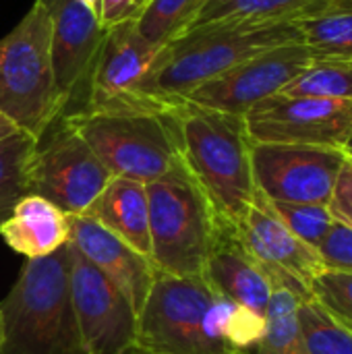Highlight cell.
<instances>
[{
    "instance_id": "1",
    "label": "cell",
    "mask_w": 352,
    "mask_h": 354,
    "mask_svg": "<svg viewBox=\"0 0 352 354\" xmlns=\"http://www.w3.org/2000/svg\"><path fill=\"white\" fill-rule=\"evenodd\" d=\"M295 39H303L297 21L218 19L195 23L156 54L141 95L162 106H174L234 64Z\"/></svg>"
},
{
    "instance_id": "2",
    "label": "cell",
    "mask_w": 352,
    "mask_h": 354,
    "mask_svg": "<svg viewBox=\"0 0 352 354\" xmlns=\"http://www.w3.org/2000/svg\"><path fill=\"white\" fill-rule=\"evenodd\" d=\"M180 160L199 183L218 218L239 224L255 197L253 141L245 116L183 100L174 106Z\"/></svg>"
},
{
    "instance_id": "3",
    "label": "cell",
    "mask_w": 352,
    "mask_h": 354,
    "mask_svg": "<svg viewBox=\"0 0 352 354\" xmlns=\"http://www.w3.org/2000/svg\"><path fill=\"white\" fill-rule=\"evenodd\" d=\"M0 354H85L71 301V243L27 259L0 303Z\"/></svg>"
},
{
    "instance_id": "4",
    "label": "cell",
    "mask_w": 352,
    "mask_h": 354,
    "mask_svg": "<svg viewBox=\"0 0 352 354\" xmlns=\"http://www.w3.org/2000/svg\"><path fill=\"white\" fill-rule=\"evenodd\" d=\"M234 305L203 276L180 278L156 270L137 315L135 346L149 354H234L224 338Z\"/></svg>"
},
{
    "instance_id": "5",
    "label": "cell",
    "mask_w": 352,
    "mask_h": 354,
    "mask_svg": "<svg viewBox=\"0 0 352 354\" xmlns=\"http://www.w3.org/2000/svg\"><path fill=\"white\" fill-rule=\"evenodd\" d=\"M174 106L77 110L60 118L85 139L112 176L147 185L180 160Z\"/></svg>"
},
{
    "instance_id": "6",
    "label": "cell",
    "mask_w": 352,
    "mask_h": 354,
    "mask_svg": "<svg viewBox=\"0 0 352 354\" xmlns=\"http://www.w3.org/2000/svg\"><path fill=\"white\" fill-rule=\"evenodd\" d=\"M52 27L41 0L0 39V114L37 141L64 114L52 66Z\"/></svg>"
},
{
    "instance_id": "7",
    "label": "cell",
    "mask_w": 352,
    "mask_h": 354,
    "mask_svg": "<svg viewBox=\"0 0 352 354\" xmlns=\"http://www.w3.org/2000/svg\"><path fill=\"white\" fill-rule=\"evenodd\" d=\"M145 191L154 268L180 278L203 276L218 214L199 183L178 160Z\"/></svg>"
},
{
    "instance_id": "8",
    "label": "cell",
    "mask_w": 352,
    "mask_h": 354,
    "mask_svg": "<svg viewBox=\"0 0 352 354\" xmlns=\"http://www.w3.org/2000/svg\"><path fill=\"white\" fill-rule=\"evenodd\" d=\"M110 178V170L85 139L58 118L31 156L29 195L44 197L68 216H83Z\"/></svg>"
},
{
    "instance_id": "9",
    "label": "cell",
    "mask_w": 352,
    "mask_h": 354,
    "mask_svg": "<svg viewBox=\"0 0 352 354\" xmlns=\"http://www.w3.org/2000/svg\"><path fill=\"white\" fill-rule=\"evenodd\" d=\"M349 156L340 147L253 143L255 187L270 201L328 205Z\"/></svg>"
},
{
    "instance_id": "10",
    "label": "cell",
    "mask_w": 352,
    "mask_h": 354,
    "mask_svg": "<svg viewBox=\"0 0 352 354\" xmlns=\"http://www.w3.org/2000/svg\"><path fill=\"white\" fill-rule=\"evenodd\" d=\"M237 228L245 247L266 272L272 288H286L301 303L313 299L311 284L328 268L322 255L282 222L272 201L259 189Z\"/></svg>"
},
{
    "instance_id": "11",
    "label": "cell",
    "mask_w": 352,
    "mask_h": 354,
    "mask_svg": "<svg viewBox=\"0 0 352 354\" xmlns=\"http://www.w3.org/2000/svg\"><path fill=\"white\" fill-rule=\"evenodd\" d=\"M253 143L322 145L346 149L352 139V100L276 93L245 114Z\"/></svg>"
},
{
    "instance_id": "12",
    "label": "cell",
    "mask_w": 352,
    "mask_h": 354,
    "mask_svg": "<svg viewBox=\"0 0 352 354\" xmlns=\"http://www.w3.org/2000/svg\"><path fill=\"white\" fill-rule=\"evenodd\" d=\"M71 301L85 354H124L135 346L137 311L73 245Z\"/></svg>"
},
{
    "instance_id": "13",
    "label": "cell",
    "mask_w": 352,
    "mask_h": 354,
    "mask_svg": "<svg viewBox=\"0 0 352 354\" xmlns=\"http://www.w3.org/2000/svg\"><path fill=\"white\" fill-rule=\"evenodd\" d=\"M311 62L313 56L303 39L286 41L234 64L197 87L187 100L197 106L245 116L255 104L280 93Z\"/></svg>"
},
{
    "instance_id": "14",
    "label": "cell",
    "mask_w": 352,
    "mask_h": 354,
    "mask_svg": "<svg viewBox=\"0 0 352 354\" xmlns=\"http://www.w3.org/2000/svg\"><path fill=\"white\" fill-rule=\"evenodd\" d=\"M158 52L160 50L139 33L135 21L108 27L81 110L172 108L141 95V85Z\"/></svg>"
},
{
    "instance_id": "15",
    "label": "cell",
    "mask_w": 352,
    "mask_h": 354,
    "mask_svg": "<svg viewBox=\"0 0 352 354\" xmlns=\"http://www.w3.org/2000/svg\"><path fill=\"white\" fill-rule=\"evenodd\" d=\"M52 27V66L60 93L66 100L64 114L85 106L91 73L106 35L98 15L81 0H41Z\"/></svg>"
},
{
    "instance_id": "16",
    "label": "cell",
    "mask_w": 352,
    "mask_h": 354,
    "mask_svg": "<svg viewBox=\"0 0 352 354\" xmlns=\"http://www.w3.org/2000/svg\"><path fill=\"white\" fill-rule=\"evenodd\" d=\"M68 243L129 299L139 315L156 278L154 263L89 216H71Z\"/></svg>"
},
{
    "instance_id": "17",
    "label": "cell",
    "mask_w": 352,
    "mask_h": 354,
    "mask_svg": "<svg viewBox=\"0 0 352 354\" xmlns=\"http://www.w3.org/2000/svg\"><path fill=\"white\" fill-rule=\"evenodd\" d=\"M203 278L226 299L266 315L272 284L245 247L237 224L218 218Z\"/></svg>"
},
{
    "instance_id": "18",
    "label": "cell",
    "mask_w": 352,
    "mask_h": 354,
    "mask_svg": "<svg viewBox=\"0 0 352 354\" xmlns=\"http://www.w3.org/2000/svg\"><path fill=\"white\" fill-rule=\"evenodd\" d=\"M2 241L27 259L62 249L71 239V216L37 195H25L0 226Z\"/></svg>"
},
{
    "instance_id": "19",
    "label": "cell",
    "mask_w": 352,
    "mask_h": 354,
    "mask_svg": "<svg viewBox=\"0 0 352 354\" xmlns=\"http://www.w3.org/2000/svg\"><path fill=\"white\" fill-rule=\"evenodd\" d=\"M83 216H89L149 259V205L143 183L112 176Z\"/></svg>"
},
{
    "instance_id": "20",
    "label": "cell",
    "mask_w": 352,
    "mask_h": 354,
    "mask_svg": "<svg viewBox=\"0 0 352 354\" xmlns=\"http://www.w3.org/2000/svg\"><path fill=\"white\" fill-rule=\"evenodd\" d=\"M297 23L313 60L352 62V2L326 0Z\"/></svg>"
},
{
    "instance_id": "21",
    "label": "cell",
    "mask_w": 352,
    "mask_h": 354,
    "mask_svg": "<svg viewBox=\"0 0 352 354\" xmlns=\"http://www.w3.org/2000/svg\"><path fill=\"white\" fill-rule=\"evenodd\" d=\"M301 301L286 288H272L266 307V332L257 346L245 354H307L301 326Z\"/></svg>"
},
{
    "instance_id": "22",
    "label": "cell",
    "mask_w": 352,
    "mask_h": 354,
    "mask_svg": "<svg viewBox=\"0 0 352 354\" xmlns=\"http://www.w3.org/2000/svg\"><path fill=\"white\" fill-rule=\"evenodd\" d=\"M35 145L37 139L21 129L0 141V226L29 195V164Z\"/></svg>"
},
{
    "instance_id": "23",
    "label": "cell",
    "mask_w": 352,
    "mask_h": 354,
    "mask_svg": "<svg viewBox=\"0 0 352 354\" xmlns=\"http://www.w3.org/2000/svg\"><path fill=\"white\" fill-rule=\"evenodd\" d=\"M207 2L210 0H147L135 23L139 33L162 50L195 25Z\"/></svg>"
},
{
    "instance_id": "24",
    "label": "cell",
    "mask_w": 352,
    "mask_h": 354,
    "mask_svg": "<svg viewBox=\"0 0 352 354\" xmlns=\"http://www.w3.org/2000/svg\"><path fill=\"white\" fill-rule=\"evenodd\" d=\"M326 0H210L195 23L218 19L299 21L313 15Z\"/></svg>"
},
{
    "instance_id": "25",
    "label": "cell",
    "mask_w": 352,
    "mask_h": 354,
    "mask_svg": "<svg viewBox=\"0 0 352 354\" xmlns=\"http://www.w3.org/2000/svg\"><path fill=\"white\" fill-rule=\"evenodd\" d=\"M299 326L307 354H352V332L315 297L299 305Z\"/></svg>"
},
{
    "instance_id": "26",
    "label": "cell",
    "mask_w": 352,
    "mask_h": 354,
    "mask_svg": "<svg viewBox=\"0 0 352 354\" xmlns=\"http://www.w3.org/2000/svg\"><path fill=\"white\" fill-rule=\"evenodd\" d=\"M280 93L293 97L352 100V62L313 60Z\"/></svg>"
},
{
    "instance_id": "27",
    "label": "cell",
    "mask_w": 352,
    "mask_h": 354,
    "mask_svg": "<svg viewBox=\"0 0 352 354\" xmlns=\"http://www.w3.org/2000/svg\"><path fill=\"white\" fill-rule=\"evenodd\" d=\"M276 214L282 218V222L309 247L317 251L330 228L334 226V218L328 209V205H315V203H282L272 201Z\"/></svg>"
},
{
    "instance_id": "28",
    "label": "cell",
    "mask_w": 352,
    "mask_h": 354,
    "mask_svg": "<svg viewBox=\"0 0 352 354\" xmlns=\"http://www.w3.org/2000/svg\"><path fill=\"white\" fill-rule=\"evenodd\" d=\"M313 297L342 324H352V274L328 270L311 284Z\"/></svg>"
},
{
    "instance_id": "29",
    "label": "cell",
    "mask_w": 352,
    "mask_h": 354,
    "mask_svg": "<svg viewBox=\"0 0 352 354\" xmlns=\"http://www.w3.org/2000/svg\"><path fill=\"white\" fill-rule=\"evenodd\" d=\"M263 332H266V315L247 309L243 305H234L224 326V338L228 346L237 353L253 351L261 340Z\"/></svg>"
},
{
    "instance_id": "30",
    "label": "cell",
    "mask_w": 352,
    "mask_h": 354,
    "mask_svg": "<svg viewBox=\"0 0 352 354\" xmlns=\"http://www.w3.org/2000/svg\"><path fill=\"white\" fill-rule=\"evenodd\" d=\"M328 270L352 274V228L334 222L322 245L317 247Z\"/></svg>"
},
{
    "instance_id": "31",
    "label": "cell",
    "mask_w": 352,
    "mask_h": 354,
    "mask_svg": "<svg viewBox=\"0 0 352 354\" xmlns=\"http://www.w3.org/2000/svg\"><path fill=\"white\" fill-rule=\"evenodd\" d=\"M328 209L336 222L352 228V156L346 158V162L338 174Z\"/></svg>"
},
{
    "instance_id": "32",
    "label": "cell",
    "mask_w": 352,
    "mask_h": 354,
    "mask_svg": "<svg viewBox=\"0 0 352 354\" xmlns=\"http://www.w3.org/2000/svg\"><path fill=\"white\" fill-rule=\"evenodd\" d=\"M145 6V0H102L100 2V25L104 29L127 23V21H137Z\"/></svg>"
},
{
    "instance_id": "33",
    "label": "cell",
    "mask_w": 352,
    "mask_h": 354,
    "mask_svg": "<svg viewBox=\"0 0 352 354\" xmlns=\"http://www.w3.org/2000/svg\"><path fill=\"white\" fill-rule=\"evenodd\" d=\"M15 131H19V129H17V127L6 118V116H2V114H0V141H2V139H6L8 135H12Z\"/></svg>"
},
{
    "instance_id": "34",
    "label": "cell",
    "mask_w": 352,
    "mask_h": 354,
    "mask_svg": "<svg viewBox=\"0 0 352 354\" xmlns=\"http://www.w3.org/2000/svg\"><path fill=\"white\" fill-rule=\"evenodd\" d=\"M81 2H85V4L95 12V15L100 12V2H102V0H81Z\"/></svg>"
},
{
    "instance_id": "35",
    "label": "cell",
    "mask_w": 352,
    "mask_h": 354,
    "mask_svg": "<svg viewBox=\"0 0 352 354\" xmlns=\"http://www.w3.org/2000/svg\"><path fill=\"white\" fill-rule=\"evenodd\" d=\"M124 354H149V353H145V351H141L139 346H133V348H131L129 353H124Z\"/></svg>"
},
{
    "instance_id": "36",
    "label": "cell",
    "mask_w": 352,
    "mask_h": 354,
    "mask_svg": "<svg viewBox=\"0 0 352 354\" xmlns=\"http://www.w3.org/2000/svg\"><path fill=\"white\" fill-rule=\"evenodd\" d=\"M346 151H349V153H351V156H352V139H351V141H349V145H346Z\"/></svg>"
},
{
    "instance_id": "37",
    "label": "cell",
    "mask_w": 352,
    "mask_h": 354,
    "mask_svg": "<svg viewBox=\"0 0 352 354\" xmlns=\"http://www.w3.org/2000/svg\"><path fill=\"white\" fill-rule=\"evenodd\" d=\"M346 326H349V328H351V332H352V324H346Z\"/></svg>"
},
{
    "instance_id": "38",
    "label": "cell",
    "mask_w": 352,
    "mask_h": 354,
    "mask_svg": "<svg viewBox=\"0 0 352 354\" xmlns=\"http://www.w3.org/2000/svg\"><path fill=\"white\" fill-rule=\"evenodd\" d=\"M344 2H352V0H344Z\"/></svg>"
},
{
    "instance_id": "39",
    "label": "cell",
    "mask_w": 352,
    "mask_h": 354,
    "mask_svg": "<svg viewBox=\"0 0 352 354\" xmlns=\"http://www.w3.org/2000/svg\"><path fill=\"white\" fill-rule=\"evenodd\" d=\"M234 354H245V353H234Z\"/></svg>"
},
{
    "instance_id": "40",
    "label": "cell",
    "mask_w": 352,
    "mask_h": 354,
    "mask_svg": "<svg viewBox=\"0 0 352 354\" xmlns=\"http://www.w3.org/2000/svg\"><path fill=\"white\" fill-rule=\"evenodd\" d=\"M0 336H2V330H0Z\"/></svg>"
},
{
    "instance_id": "41",
    "label": "cell",
    "mask_w": 352,
    "mask_h": 354,
    "mask_svg": "<svg viewBox=\"0 0 352 354\" xmlns=\"http://www.w3.org/2000/svg\"><path fill=\"white\" fill-rule=\"evenodd\" d=\"M145 2H147V0H145Z\"/></svg>"
}]
</instances>
